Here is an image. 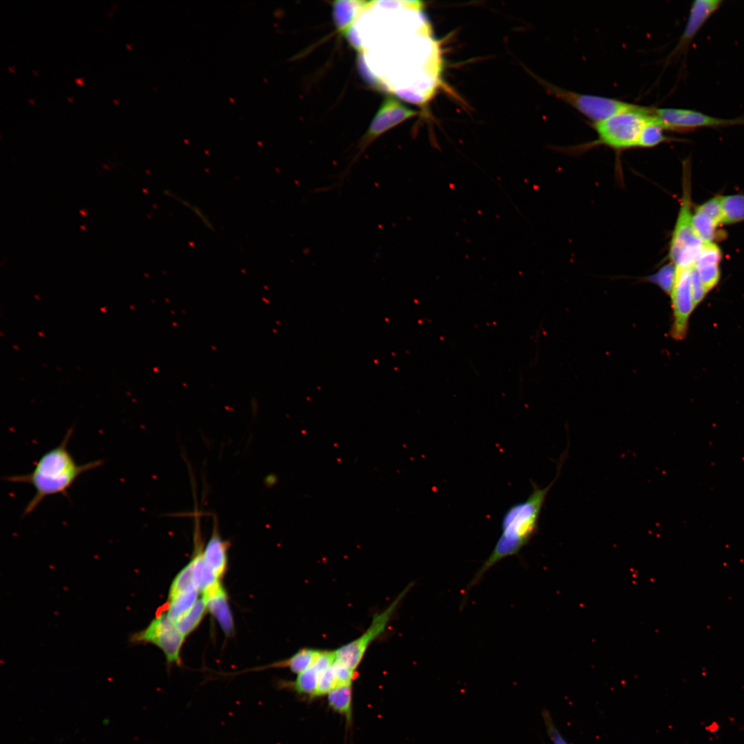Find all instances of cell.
<instances>
[{"instance_id": "e575fe53", "label": "cell", "mask_w": 744, "mask_h": 744, "mask_svg": "<svg viewBox=\"0 0 744 744\" xmlns=\"http://www.w3.org/2000/svg\"><path fill=\"white\" fill-rule=\"evenodd\" d=\"M67 101L70 103H73V96H68Z\"/></svg>"}, {"instance_id": "8fae6325", "label": "cell", "mask_w": 744, "mask_h": 744, "mask_svg": "<svg viewBox=\"0 0 744 744\" xmlns=\"http://www.w3.org/2000/svg\"><path fill=\"white\" fill-rule=\"evenodd\" d=\"M691 267H676L670 294L673 320L671 335L676 340H683L686 336L689 319L695 308L691 290Z\"/></svg>"}, {"instance_id": "8d00e7d4", "label": "cell", "mask_w": 744, "mask_h": 744, "mask_svg": "<svg viewBox=\"0 0 744 744\" xmlns=\"http://www.w3.org/2000/svg\"><path fill=\"white\" fill-rule=\"evenodd\" d=\"M118 101H119V99H113V103H114L115 105H119V104H118Z\"/></svg>"}, {"instance_id": "44dd1931", "label": "cell", "mask_w": 744, "mask_h": 744, "mask_svg": "<svg viewBox=\"0 0 744 744\" xmlns=\"http://www.w3.org/2000/svg\"><path fill=\"white\" fill-rule=\"evenodd\" d=\"M723 224L744 221V194L721 196Z\"/></svg>"}, {"instance_id": "3957f363", "label": "cell", "mask_w": 744, "mask_h": 744, "mask_svg": "<svg viewBox=\"0 0 744 744\" xmlns=\"http://www.w3.org/2000/svg\"><path fill=\"white\" fill-rule=\"evenodd\" d=\"M561 464V462L558 466L557 475L550 484L540 488L533 483L528 497L512 505L505 512L502 519L500 536L490 555L470 583L469 588L477 584L495 564L508 557L518 554L535 536L548 493L560 473Z\"/></svg>"}, {"instance_id": "52a82bcc", "label": "cell", "mask_w": 744, "mask_h": 744, "mask_svg": "<svg viewBox=\"0 0 744 744\" xmlns=\"http://www.w3.org/2000/svg\"><path fill=\"white\" fill-rule=\"evenodd\" d=\"M412 586L413 583L409 584L384 610L375 614L369 628L362 634L335 650V661L355 670L369 645L384 632L400 601Z\"/></svg>"}, {"instance_id": "d4e9b609", "label": "cell", "mask_w": 744, "mask_h": 744, "mask_svg": "<svg viewBox=\"0 0 744 744\" xmlns=\"http://www.w3.org/2000/svg\"><path fill=\"white\" fill-rule=\"evenodd\" d=\"M675 273L676 267L670 262L663 266L654 274L648 276L646 279L670 295L674 284Z\"/></svg>"}, {"instance_id": "7c38bea8", "label": "cell", "mask_w": 744, "mask_h": 744, "mask_svg": "<svg viewBox=\"0 0 744 744\" xmlns=\"http://www.w3.org/2000/svg\"><path fill=\"white\" fill-rule=\"evenodd\" d=\"M723 2L721 0H696L693 1L684 30L677 44L670 53V58L680 56L688 51L696 34L709 18L720 8Z\"/></svg>"}, {"instance_id": "cb8c5ba5", "label": "cell", "mask_w": 744, "mask_h": 744, "mask_svg": "<svg viewBox=\"0 0 744 744\" xmlns=\"http://www.w3.org/2000/svg\"><path fill=\"white\" fill-rule=\"evenodd\" d=\"M722 260V252L714 242H703L694 266L699 267L706 265H719Z\"/></svg>"}, {"instance_id": "7a4b0ae2", "label": "cell", "mask_w": 744, "mask_h": 744, "mask_svg": "<svg viewBox=\"0 0 744 744\" xmlns=\"http://www.w3.org/2000/svg\"><path fill=\"white\" fill-rule=\"evenodd\" d=\"M73 431V428L68 429L59 444L45 453L30 473L4 478L12 483L30 484L35 490L23 510V517L32 513L48 496L61 494L68 497L69 489L80 475L103 464L101 459L84 464L76 462L68 450Z\"/></svg>"}, {"instance_id": "f35d334b", "label": "cell", "mask_w": 744, "mask_h": 744, "mask_svg": "<svg viewBox=\"0 0 744 744\" xmlns=\"http://www.w3.org/2000/svg\"><path fill=\"white\" fill-rule=\"evenodd\" d=\"M131 45H132V44H127V43H125V46H126V48H127L128 50H132V48H131Z\"/></svg>"}, {"instance_id": "5b68a950", "label": "cell", "mask_w": 744, "mask_h": 744, "mask_svg": "<svg viewBox=\"0 0 744 744\" xmlns=\"http://www.w3.org/2000/svg\"><path fill=\"white\" fill-rule=\"evenodd\" d=\"M683 194L677 220L672 232L669 258L676 267H692L703 242L695 235L692 224L690 163H683Z\"/></svg>"}, {"instance_id": "74e56055", "label": "cell", "mask_w": 744, "mask_h": 744, "mask_svg": "<svg viewBox=\"0 0 744 744\" xmlns=\"http://www.w3.org/2000/svg\"><path fill=\"white\" fill-rule=\"evenodd\" d=\"M38 71H39V70H32V74H34L35 76H39V74H38Z\"/></svg>"}, {"instance_id": "30bf717a", "label": "cell", "mask_w": 744, "mask_h": 744, "mask_svg": "<svg viewBox=\"0 0 744 744\" xmlns=\"http://www.w3.org/2000/svg\"><path fill=\"white\" fill-rule=\"evenodd\" d=\"M652 114L665 130L674 132H685L700 127L744 125V116L723 118L688 109L652 107Z\"/></svg>"}, {"instance_id": "4dcf8cb0", "label": "cell", "mask_w": 744, "mask_h": 744, "mask_svg": "<svg viewBox=\"0 0 744 744\" xmlns=\"http://www.w3.org/2000/svg\"><path fill=\"white\" fill-rule=\"evenodd\" d=\"M333 666L338 686L352 684L353 680L354 679V675L355 674L354 670H352L349 667L344 665L335 661L333 663Z\"/></svg>"}, {"instance_id": "ba28073f", "label": "cell", "mask_w": 744, "mask_h": 744, "mask_svg": "<svg viewBox=\"0 0 744 744\" xmlns=\"http://www.w3.org/2000/svg\"><path fill=\"white\" fill-rule=\"evenodd\" d=\"M549 92L572 106L592 123L602 121L617 113L630 110L636 104L602 96L581 94L544 83Z\"/></svg>"}, {"instance_id": "9c48e42d", "label": "cell", "mask_w": 744, "mask_h": 744, "mask_svg": "<svg viewBox=\"0 0 744 744\" xmlns=\"http://www.w3.org/2000/svg\"><path fill=\"white\" fill-rule=\"evenodd\" d=\"M184 639L165 612L154 618L145 629L131 634L130 641L133 644L152 643L163 652L168 663L179 664Z\"/></svg>"}, {"instance_id": "9a60e30c", "label": "cell", "mask_w": 744, "mask_h": 744, "mask_svg": "<svg viewBox=\"0 0 744 744\" xmlns=\"http://www.w3.org/2000/svg\"><path fill=\"white\" fill-rule=\"evenodd\" d=\"M227 548V541L219 535L218 522L214 517L211 535L203 548V556L206 564L219 579L226 570Z\"/></svg>"}, {"instance_id": "ffe728a7", "label": "cell", "mask_w": 744, "mask_h": 744, "mask_svg": "<svg viewBox=\"0 0 744 744\" xmlns=\"http://www.w3.org/2000/svg\"><path fill=\"white\" fill-rule=\"evenodd\" d=\"M664 131L666 130L652 114L641 131L637 147L650 148L662 143L673 141V138L665 134Z\"/></svg>"}, {"instance_id": "d6a6232c", "label": "cell", "mask_w": 744, "mask_h": 744, "mask_svg": "<svg viewBox=\"0 0 744 744\" xmlns=\"http://www.w3.org/2000/svg\"><path fill=\"white\" fill-rule=\"evenodd\" d=\"M83 79H84L83 77L75 78L74 79V82H75L76 84H77L79 85L84 86Z\"/></svg>"}, {"instance_id": "4316f807", "label": "cell", "mask_w": 744, "mask_h": 744, "mask_svg": "<svg viewBox=\"0 0 744 744\" xmlns=\"http://www.w3.org/2000/svg\"><path fill=\"white\" fill-rule=\"evenodd\" d=\"M696 211L701 212L710 217L718 226L723 224V210L721 202V196H716L701 205H699Z\"/></svg>"}, {"instance_id": "2e32d148", "label": "cell", "mask_w": 744, "mask_h": 744, "mask_svg": "<svg viewBox=\"0 0 744 744\" xmlns=\"http://www.w3.org/2000/svg\"><path fill=\"white\" fill-rule=\"evenodd\" d=\"M366 1H337L333 3V17L339 32L345 34L364 10Z\"/></svg>"}, {"instance_id": "ac0fdd59", "label": "cell", "mask_w": 744, "mask_h": 744, "mask_svg": "<svg viewBox=\"0 0 744 744\" xmlns=\"http://www.w3.org/2000/svg\"><path fill=\"white\" fill-rule=\"evenodd\" d=\"M320 652V650L302 648L289 658L273 663L268 668H287L292 672L299 674L312 665Z\"/></svg>"}, {"instance_id": "7402d4cb", "label": "cell", "mask_w": 744, "mask_h": 744, "mask_svg": "<svg viewBox=\"0 0 744 744\" xmlns=\"http://www.w3.org/2000/svg\"><path fill=\"white\" fill-rule=\"evenodd\" d=\"M207 608L205 601L198 599L194 606L174 623L185 637L194 630L203 619Z\"/></svg>"}, {"instance_id": "5bb4252c", "label": "cell", "mask_w": 744, "mask_h": 744, "mask_svg": "<svg viewBox=\"0 0 744 744\" xmlns=\"http://www.w3.org/2000/svg\"><path fill=\"white\" fill-rule=\"evenodd\" d=\"M207 610L218 622L225 634H231L234 630V621L227 601L225 590L220 582L202 593Z\"/></svg>"}, {"instance_id": "d6986e66", "label": "cell", "mask_w": 744, "mask_h": 744, "mask_svg": "<svg viewBox=\"0 0 744 744\" xmlns=\"http://www.w3.org/2000/svg\"><path fill=\"white\" fill-rule=\"evenodd\" d=\"M329 707L347 719L351 716L352 684L340 685L327 694Z\"/></svg>"}, {"instance_id": "e0dca14e", "label": "cell", "mask_w": 744, "mask_h": 744, "mask_svg": "<svg viewBox=\"0 0 744 744\" xmlns=\"http://www.w3.org/2000/svg\"><path fill=\"white\" fill-rule=\"evenodd\" d=\"M199 592L194 586L169 598V606L166 614L173 621L176 622L183 616L196 602Z\"/></svg>"}, {"instance_id": "f1b7e54d", "label": "cell", "mask_w": 744, "mask_h": 744, "mask_svg": "<svg viewBox=\"0 0 744 744\" xmlns=\"http://www.w3.org/2000/svg\"><path fill=\"white\" fill-rule=\"evenodd\" d=\"M694 267L699 274L705 291L708 293L711 289L716 287L720 280L721 271L719 265H706Z\"/></svg>"}, {"instance_id": "603a6c76", "label": "cell", "mask_w": 744, "mask_h": 744, "mask_svg": "<svg viewBox=\"0 0 744 744\" xmlns=\"http://www.w3.org/2000/svg\"><path fill=\"white\" fill-rule=\"evenodd\" d=\"M692 224L695 235L703 242H713L719 236L718 225L701 212L695 210L692 214Z\"/></svg>"}, {"instance_id": "277c9868", "label": "cell", "mask_w": 744, "mask_h": 744, "mask_svg": "<svg viewBox=\"0 0 744 744\" xmlns=\"http://www.w3.org/2000/svg\"><path fill=\"white\" fill-rule=\"evenodd\" d=\"M652 116V107L635 105L602 121L591 123L597 139L590 145H603L617 151L637 147L641 131Z\"/></svg>"}, {"instance_id": "836d02e7", "label": "cell", "mask_w": 744, "mask_h": 744, "mask_svg": "<svg viewBox=\"0 0 744 744\" xmlns=\"http://www.w3.org/2000/svg\"><path fill=\"white\" fill-rule=\"evenodd\" d=\"M14 66H8V69L9 72H12V73H14Z\"/></svg>"}, {"instance_id": "f546056e", "label": "cell", "mask_w": 744, "mask_h": 744, "mask_svg": "<svg viewBox=\"0 0 744 744\" xmlns=\"http://www.w3.org/2000/svg\"><path fill=\"white\" fill-rule=\"evenodd\" d=\"M691 290L694 307H697L707 293L694 265L691 267Z\"/></svg>"}, {"instance_id": "1f68e13d", "label": "cell", "mask_w": 744, "mask_h": 744, "mask_svg": "<svg viewBox=\"0 0 744 744\" xmlns=\"http://www.w3.org/2000/svg\"><path fill=\"white\" fill-rule=\"evenodd\" d=\"M542 716L544 720V723L546 726L547 732L550 738L553 741L554 744H568L564 739L561 737L559 732L555 728L552 719L548 711L544 710L542 712Z\"/></svg>"}, {"instance_id": "8992f818", "label": "cell", "mask_w": 744, "mask_h": 744, "mask_svg": "<svg viewBox=\"0 0 744 744\" xmlns=\"http://www.w3.org/2000/svg\"><path fill=\"white\" fill-rule=\"evenodd\" d=\"M417 114L416 111L408 107L396 98L392 96H386L360 139L357 147L358 152L347 168L339 175V182L342 183L347 178L354 163L373 141L391 129Z\"/></svg>"}, {"instance_id": "6da1fadb", "label": "cell", "mask_w": 744, "mask_h": 744, "mask_svg": "<svg viewBox=\"0 0 744 744\" xmlns=\"http://www.w3.org/2000/svg\"><path fill=\"white\" fill-rule=\"evenodd\" d=\"M422 6L402 1L376 8L369 30H355L364 32L355 33V49L363 52L366 74L402 100L418 105L434 96L442 71L439 44Z\"/></svg>"}, {"instance_id": "d590c367", "label": "cell", "mask_w": 744, "mask_h": 744, "mask_svg": "<svg viewBox=\"0 0 744 744\" xmlns=\"http://www.w3.org/2000/svg\"><path fill=\"white\" fill-rule=\"evenodd\" d=\"M34 99H28V101L29 102V103H30L32 105H34Z\"/></svg>"}, {"instance_id": "4fadbf2b", "label": "cell", "mask_w": 744, "mask_h": 744, "mask_svg": "<svg viewBox=\"0 0 744 744\" xmlns=\"http://www.w3.org/2000/svg\"><path fill=\"white\" fill-rule=\"evenodd\" d=\"M335 661V651L320 650L312 665L298 674L294 681L280 682L279 684L283 688L292 689L298 694L308 695L313 698L320 674L330 667Z\"/></svg>"}, {"instance_id": "484cf974", "label": "cell", "mask_w": 744, "mask_h": 744, "mask_svg": "<svg viewBox=\"0 0 744 744\" xmlns=\"http://www.w3.org/2000/svg\"><path fill=\"white\" fill-rule=\"evenodd\" d=\"M194 586L192 580V564L190 561L176 576L173 580L169 592L171 598Z\"/></svg>"}, {"instance_id": "83f0119b", "label": "cell", "mask_w": 744, "mask_h": 744, "mask_svg": "<svg viewBox=\"0 0 744 744\" xmlns=\"http://www.w3.org/2000/svg\"><path fill=\"white\" fill-rule=\"evenodd\" d=\"M333 664L320 674L313 697L327 695L332 690L338 686Z\"/></svg>"}]
</instances>
